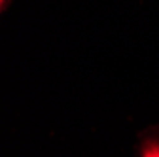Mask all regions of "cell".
Listing matches in <instances>:
<instances>
[{
    "label": "cell",
    "instance_id": "obj_1",
    "mask_svg": "<svg viewBox=\"0 0 159 157\" xmlns=\"http://www.w3.org/2000/svg\"><path fill=\"white\" fill-rule=\"evenodd\" d=\"M142 157H159V140L150 138L142 144Z\"/></svg>",
    "mask_w": 159,
    "mask_h": 157
},
{
    "label": "cell",
    "instance_id": "obj_2",
    "mask_svg": "<svg viewBox=\"0 0 159 157\" xmlns=\"http://www.w3.org/2000/svg\"><path fill=\"white\" fill-rule=\"evenodd\" d=\"M4 6H6V0H2V8H4Z\"/></svg>",
    "mask_w": 159,
    "mask_h": 157
}]
</instances>
